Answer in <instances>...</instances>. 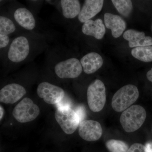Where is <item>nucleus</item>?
<instances>
[{
	"mask_svg": "<svg viewBox=\"0 0 152 152\" xmlns=\"http://www.w3.org/2000/svg\"><path fill=\"white\" fill-rule=\"evenodd\" d=\"M146 116V112L142 107L134 105L123 112L120 117V122L125 132H133L143 124Z\"/></svg>",
	"mask_w": 152,
	"mask_h": 152,
	"instance_id": "obj_1",
	"label": "nucleus"
},
{
	"mask_svg": "<svg viewBox=\"0 0 152 152\" xmlns=\"http://www.w3.org/2000/svg\"><path fill=\"white\" fill-rule=\"evenodd\" d=\"M139 92L134 85H128L122 87L115 93L112 101V106L115 111H124L133 104L139 97Z\"/></svg>",
	"mask_w": 152,
	"mask_h": 152,
	"instance_id": "obj_2",
	"label": "nucleus"
},
{
	"mask_svg": "<svg viewBox=\"0 0 152 152\" xmlns=\"http://www.w3.org/2000/svg\"><path fill=\"white\" fill-rule=\"evenodd\" d=\"M87 95L88 104L92 111L97 113L103 109L106 101V88L102 81L96 80L91 83Z\"/></svg>",
	"mask_w": 152,
	"mask_h": 152,
	"instance_id": "obj_3",
	"label": "nucleus"
},
{
	"mask_svg": "<svg viewBox=\"0 0 152 152\" xmlns=\"http://www.w3.org/2000/svg\"><path fill=\"white\" fill-rule=\"evenodd\" d=\"M55 117L62 130L67 134L75 132L80 123L75 111L71 107L57 108Z\"/></svg>",
	"mask_w": 152,
	"mask_h": 152,
	"instance_id": "obj_4",
	"label": "nucleus"
},
{
	"mask_svg": "<svg viewBox=\"0 0 152 152\" xmlns=\"http://www.w3.org/2000/svg\"><path fill=\"white\" fill-rule=\"evenodd\" d=\"M40 113L39 107L29 98H25L14 108L12 115L19 122H29L35 119Z\"/></svg>",
	"mask_w": 152,
	"mask_h": 152,
	"instance_id": "obj_5",
	"label": "nucleus"
},
{
	"mask_svg": "<svg viewBox=\"0 0 152 152\" xmlns=\"http://www.w3.org/2000/svg\"><path fill=\"white\" fill-rule=\"evenodd\" d=\"M83 71L80 62L75 58H71L59 62L55 67L56 75L60 78H75Z\"/></svg>",
	"mask_w": 152,
	"mask_h": 152,
	"instance_id": "obj_6",
	"label": "nucleus"
},
{
	"mask_svg": "<svg viewBox=\"0 0 152 152\" xmlns=\"http://www.w3.org/2000/svg\"><path fill=\"white\" fill-rule=\"evenodd\" d=\"M37 94L47 103L56 105L61 102L65 95L62 88L46 82L38 86Z\"/></svg>",
	"mask_w": 152,
	"mask_h": 152,
	"instance_id": "obj_7",
	"label": "nucleus"
},
{
	"mask_svg": "<svg viewBox=\"0 0 152 152\" xmlns=\"http://www.w3.org/2000/svg\"><path fill=\"white\" fill-rule=\"evenodd\" d=\"M29 51V44L27 39L22 36L18 37L11 44L8 57L13 62H20L26 58Z\"/></svg>",
	"mask_w": 152,
	"mask_h": 152,
	"instance_id": "obj_8",
	"label": "nucleus"
},
{
	"mask_svg": "<svg viewBox=\"0 0 152 152\" xmlns=\"http://www.w3.org/2000/svg\"><path fill=\"white\" fill-rule=\"evenodd\" d=\"M79 134L85 140L95 141L100 138L103 130L99 123L93 120H84L80 123Z\"/></svg>",
	"mask_w": 152,
	"mask_h": 152,
	"instance_id": "obj_9",
	"label": "nucleus"
},
{
	"mask_svg": "<svg viewBox=\"0 0 152 152\" xmlns=\"http://www.w3.org/2000/svg\"><path fill=\"white\" fill-rule=\"evenodd\" d=\"M26 93L23 87L17 83H11L3 87L0 91V102L6 104H13Z\"/></svg>",
	"mask_w": 152,
	"mask_h": 152,
	"instance_id": "obj_10",
	"label": "nucleus"
},
{
	"mask_svg": "<svg viewBox=\"0 0 152 152\" xmlns=\"http://www.w3.org/2000/svg\"><path fill=\"white\" fill-rule=\"evenodd\" d=\"M103 0H86L78 15L79 20L84 23L99 13L102 9Z\"/></svg>",
	"mask_w": 152,
	"mask_h": 152,
	"instance_id": "obj_11",
	"label": "nucleus"
},
{
	"mask_svg": "<svg viewBox=\"0 0 152 152\" xmlns=\"http://www.w3.org/2000/svg\"><path fill=\"white\" fill-rule=\"evenodd\" d=\"M123 37L126 40L129 41V45L131 48L152 45V38L146 37L143 32L128 30L124 33Z\"/></svg>",
	"mask_w": 152,
	"mask_h": 152,
	"instance_id": "obj_12",
	"label": "nucleus"
},
{
	"mask_svg": "<svg viewBox=\"0 0 152 152\" xmlns=\"http://www.w3.org/2000/svg\"><path fill=\"white\" fill-rule=\"evenodd\" d=\"M105 25L107 28L111 30L112 36L118 38L126 29V24L124 19L119 16L106 13L104 15Z\"/></svg>",
	"mask_w": 152,
	"mask_h": 152,
	"instance_id": "obj_13",
	"label": "nucleus"
},
{
	"mask_svg": "<svg viewBox=\"0 0 152 152\" xmlns=\"http://www.w3.org/2000/svg\"><path fill=\"white\" fill-rule=\"evenodd\" d=\"M84 72L87 74H91L96 72L103 65V60L96 53H89L80 60Z\"/></svg>",
	"mask_w": 152,
	"mask_h": 152,
	"instance_id": "obj_14",
	"label": "nucleus"
},
{
	"mask_svg": "<svg viewBox=\"0 0 152 152\" xmlns=\"http://www.w3.org/2000/svg\"><path fill=\"white\" fill-rule=\"evenodd\" d=\"M82 29L85 35L92 36L97 39H102L106 32L104 25L101 19L87 21L84 23Z\"/></svg>",
	"mask_w": 152,
	"mask_h": 152,
	"instance_id": "obj_15",
	"label": "nucleus"
},
{
	"mask_svg": "<svg viewBox=\"0 0 152 152\" xmlns=\"http://www.w3.org/2000/svg\"><path fill=\"white\" fill-rule=\"evenodd\" d=\"M14 18L18 23L26 29L33 30L35 26L36 21L34 16L25 8L17 9L14 13Z\"/></svg>",
	"mask_w": 152,
	"mask_h": 152,
	"instance_id": "obj_16",
	"label": "nucleus"
},
{
	"mask_svg": "<svg viewBox=\"0 0 152 152\" xmlns=\"http://www.w3.org/2000/svg\"><path fill=\"white\" fill-rule=\"evenodd\" d=\"M61 5L63 15L66 18L72 19L79 15L81 11L80 4L77 0H62Z\"/></svg>",
	"mask_w": 152,
	"mask_h": 152,
	"instance_id": "obj_17",
	"label": "nucleus"
},
{
	"mask_svg": "<svg viewBox=\"0 0 152 152\" xmlns=\"http://www.w3.org/2000/svg\"><path fill=\"white\" fill-rule=\"evenodd\" d=\"M131 53L133 57L142 61H152V46H151L135 48L132 50Z\"/></svg>",
	"mask_w": 152,
	"mask_h": 152,
	"instance_id": "obj_18",
	"label": "nucleus"
},
{
	"mask_svg": "<svg viewBox=\"0 0 152 152\" xmlns=\"http://www.w3.org/2000/svg\"><path fill=\"white\" fill-rule=\"evenodd\" d=\"M112 2L117 11L122 15L127 18L130 15L133 10L132 1L130 0H113Z\"/></svg>",
	"mask_w": 152,
	"mask_h": 152,
	"instance_id": "obj_19",
	"label": "nucleus"
},
{
	"mask_svg": "<svg viewBox=\"0 0 152 152\" xmlns=\"http://www.w3.org/2000/svg\"><path fill=\"white\" fill-rule=\"evenodd\" d=\"M105 145L110 152H126L129 148L125 142L114 139L106 142Z\"/></svg>",
	"mask_w": 152,
	"mask_h": 152,
	"instance_id": "obj_20",
	"label": "nucleus"
},
{
	"mask_svg": "<svg viewBox=\"0 0 152 152\" xmlns=\"http://www.w3.org/2000/svg\"><path fill=\"white\" fill-rule=\"evenodd\" d=\"M15 30V26L10 19L0 16V34L8 35L13 33Z\"/></svg>",
	"mask_w": 152,
	"mask_h": 152,
	"instance_id": "obj_21",
	"label": "nucleus"
},
{
	"mask_svg": "<svg viewBox=\"0 0 152 152\" xmlns=\"http://www.w3.org/2000/svg\"><path fill=\"white\" fill-rule=\"evenodd\" d=\"M126 152H148L146 147L142 144L136 143L133 144Z\"/></svg>",
	"mask_w": 152,
	"mask_h": 152,
	"instance_id": "obj_22",
	"label": "nucleus"
},
{
	"mask_svg": "<svg viewBox=\"0 0 152 152\" xmlns=\"http://www.w3.org/2000/svg\"><path fill=\"white\" fill-rule=\"evenodd\" d=\"M75 111L76 114L77 115L80 123L83 121L86 116V111L84 107L82 106H79L76 109Z\"/></svg>",
	"mask_w": 152,
	"mask_h": 152,
	"instance_id": "obj_23",
	"label": "nucleus"
},
{
	"mask_svg": "<svg viewBox=\"0 0 152 152\" xmlns=\"http://www.w3.org/2000/svg\"><path fill=\"white\" fill-rule=\"evenodd\" d=\"M10 42V39L7 35L0 34V48H5L8 45Z\"/></svg>",
	"mask_w": 152,
	"mask_h": 152,
	"instance_id": "obj_24",
	"label": "nucleus"
},
{
	"mask_svg": "<svg viewBox=\"0 0 152 152\" xmlns=\"http://www.w3.org/2000/svg\"><path fill=\"white\" fill-rule=\"evenodd\" d=\"M147 77L150 82L152 83V68L147 73Z\"/></svg>",
	"mask_w": 152,
	"mask_h": 152,
	"instance_id": "obj_25",
	"label": "nucleus"
},
{
	"mask_svg": "<svg viewBox=\"0 0 152 152\" xmlns=\"http://www.w3.org/2000/svg\"><path fill=\"white\" fill-rule=\"evenodd\" d=\"M1 116H0V118H1V120L3 116H4V109L2 107L1 105Z\"/></svg>",
	"mask_w": 152,
	"mask_h": 152,
	"instance_id": "obj_26",
	"label": "nucleus"
},
{
	"mask_svg": "<svg viewBox=\"0 0 152 152\" xmlns=\"http://www.w3.org/2000/svg\"><path fill=\"white\" fill-rule=\"evenodd\" d=\"M145 147L148 152H152V148H151V145L149 144H147Z\"/></svg>",
	"mask_w": 152,
	"mask_h": 152,
	"instance_id": "obj_27",
	"label": "nucleus"
}]
</instances>
